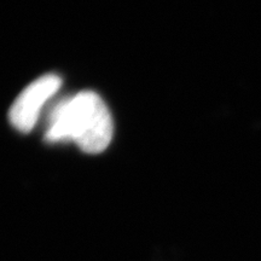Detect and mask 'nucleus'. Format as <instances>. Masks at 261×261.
<instances>
[{"label":"nucleus","mask_w":261,"mask_h":261,"mask_svg":"<svg viewBox=\"0 0 261 261\" xmlns=\"http://www.w3.org/2000/svg\"><path fill=\"white\" fill-rule=\"evenodd\" d=\"M112 138V115L102 98L92 91L61 100L50 114L45 133L48 143L71 140L87 154L104 151Z\"/></svg>","instance_id":"obj_1"},{"label":"nucleus","mask_w":261,"mask_h":261,"mask_svg":"<svg viewBox=\"0 0 261 261\" xmlns=\"http://www.w3.org/2000/svg\"><path fill=\"white\" fill-rule=\"evenodd\" d=\"M61 85V76L46 74L25 87L10 109L9 119L11 125L19 132H31L38 121L41 109L56 94Z\"/></svg>","instance_id":"obj_2"}]
</instances>
